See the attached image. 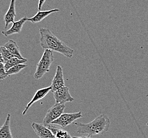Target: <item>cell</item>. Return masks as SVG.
<instances>
[{
	"label": "cell",
	"mask_w": 148,
	"mask_h": 138,
	"mask_svg": "<svg viewBox=\"0 0 148 138\" xmlns=\"http://www.w3.org/2000/svg\"><path fill=\"white\" fill-rule=\"evenodd\" d=\"M83 117L81 112L73 113H65L63 114L58 119L52 122L51 124L59 125L63 128H64L68 125L73 123L75 120Z\"/></svg>",
	"instance_id": "obj_5"
},
{
	"label": "cell",
	"mask_w": 148,
	"mask_h": 138,
	"mask_svg": "<svg viewBox=\"0 0 148 138\" xmlns=\"http://www.w3.org/2000/svg\"><path fill=\"white\" fill-rule=\"evenodd\" d=\"M27 20L28 18L26 16L23 17L19 20L13 23L12 26L10 29L3 30L1 33L5 37H8L9 36L12 35L16 34H19L22 30L25 23L27 21Z\"/></svg>",
	"instance_id": "obj_10"
},
{
	"label": "cell",
	"mask_w": 148,
	"mask_h": 138,
	"mask_svg": "<svg viewBox=\"0 0 148 138\" xmlns=\"http://www.w3.org/2000/svg\"><path fill=\"white\" fill-rule=\"evenodd\" d=\"M147 126H148V122L147 123Z\"/></svg>",
	"instance_id": "obj_23"
},
{
	"label": "cell",
	"mask_w": 148,
	"mask_h": 138,
	"mask_svg": "<svg viewBox=\"0 0 148 138\" xmlns=\"http://www.w3.org/2000/svg\"><path fill=\"white\" fill-rule=\"evenodd\" d=\"M60 10L58 9L47 10V11H38V12L36 13L34 16H32V18H28L27 21H30L32 23H40L43 20L45 19L46 17H47L50 14H51L52 13H56L57 12H58Z\"/></svg>",
	"instance_id": "obj_12"
},
{
	"label": "cell",
	"mask_w": 148,
	"mask_h": 138,
	"mask_svg": "<svg viewBox=\"0 0 148 138\" xmlns=\"http://www.w3.org/2000/svg\"><path fill=\"white\" fill-rule=\"evenodd\" d=\"M32 127L39 138H56L47 126L42 124L32 123Z\"/></svg>",
	"instance_id": "obj_8"
},
{
	"label": "cell",
	"mask_w": 148,
	"mask_h": 138,
	"mask_svg": "<svg viewBox=\"0 0 148 138\" xmlns=\"http://www.w3.org/2000/svg\"><path fill=\"white\" fill-rule=\"evenodd\" d=\"M46 0H39L38 5V10L40 11L42 9V7L45 3V1Z\"/></svg>",
	"instance_id": "obj_20"
},
{
	"label": "cell",
	"mask_w": 148,
	"mask_h": 138,
	"mask_svg": "<svg viewBox=\"0 0 148 138\" xmlns=\"http://www.w3.org/2000/svg\"><path fill=\"white\" fill-rule=\"evenodd\" d=\"M47 128L52 131L56 138H73L68 132L52 124L47 126Z\"/></svg>",
	"instance_id": "obj_15"
},
{
	"label": "cell",
	"mask_w": 148,
	"mask_h": 138,
	"mask_svg": "<svg viewBox=\"0 0 148 138\" xmlns=\"http://www.w3.org/2000/svg\"><path fill=\"white\" fill-rule=\"evenodd\" d=\"M11 115L8 114L3 125L0 128V138H13L10 128Z\"/></svg>",
	"instance_id": "obj_13"
},
{
	"label": "cell",
	"mask_w": 148,
	"mask_h": 138,
	"mask_svg": "<svg viewBox=\"0 0 148 138\" xmlns=\"http://www.w3.org/2000/svg\"><path fill=\"white\" fill-rule=\"evenodd\" d=\"M4 46L15 57L18 58L20 60L26 59L22 56V55L20 53L19 46L16 44V42H14L13 40L12 39L9 40L7 43H5V44L4 45Z\"/></svg>",
	"instance_id": "obj_14"
},
{
	"label": "cell",
	"mask_w": 148,
	"mask_h": 138,
	"mask_svg": "<svg viewBox=\"0 0 148 138\" xmlns=\"http://www.w3.org/2000/svg\"><path fill=\"white\" fill-rule=\"evenodd\" d=\"M27 62V59L25 60H20L18 58L16 57L11 58L10 60L7 61V62L4 64V67L5 71H7L11 67H13L14 66L19 64H23Z\"/></svg>",
	"instance_id": "obj_16"
},
{
	"label": "cell",
	"mask_w": 148,
	"mask_h": 138,
	"mask_svg": "<svg viewBox=\"0 0 148 138\" xmlns=\"http://www.w3.org/2000/svg\"><path fill=\"white\" fill-rule=\"evenodd\" d=\"M77 126V132L89 136L103 135L108 131L110 125V119L105 114H100L92 121L84 124L80 122L74 123Z\"/></svg>",
	"instance_id": "obj_2"
},
{
	"label": "cell",
	"mask_w": 148,
	"mask_h": 138,
	"mask_svg": "<svg viewBox=\"0 0 148 138\" xmlns=\"http://www.w3.org/2000/svg\"><path fill=\"white\" fill-rule=\"evenodd\" d=\"M65 105L59 103H55L48 109L47 112L43 119L42 124L47 126L51 124L52 122L58 119L64 112Z\"/></svg>",
	"instance_id": "obj_4"
},
{
	"label": "cell",
	"mask_w": 148,
	"mask_h": 138,
	"mask_svg": "<svg viewBox=\"0 0 148 138\" xmlns=\"http://www.w3.org/2000/svg\"><path fill=\"white\" fill-rule=\"evenodd\" d=\"M53 93L56 103L65 104L66 102H72L74 101V98L70 93L69 88L68 87L65 86L62 87Z\"/></svg>",
	"instance_id": "obj_6"
},
{
	"label": "cell",
	"mask_w": 148,
	"mask_h": 138,
	"mask_svg": "<svg viewBox=\"0 0 148 138\" xmlns=\"http://www.w3.org/2000/svg\"><path fill=\"white\" fill-rule=\"evenodd\" d=\"M16 0H11L9 9L4 16V19L5 23V30L7 29L8 27L9 26L11 23H13L15 22L14 20L16 16Z\"/></svg>",
	"instance_id": "obj_11"
},
{
	"label": "cell",
	"mask_w": 148,
	"mask_h": 138,
	"mask_svg": "<svg viewBox=\"0 0 148 138\" xmlns=\"http://www.w3.org/2000/svg\"><path fill=\"white\" fill-rule=\"evenodd\" d=\"M0 63H4V64L3 58V56H2V53H1V49H0Z\"/></svg>",
	"instance_id": "obj_21"
},
{
	"label": "cell",
	"mask_w": 148,
	"mask_h": 138,
	"mask_svg": "<svg viewBox=\"0 0 148 138\" xmlns=\"http://www.w3.org/2000/svg\"><path fill=\"white\" fill-rule=\"evenodd\" d=\"M0 49H1V51L2 54L3 56V58L4 64L7 62V61L10 60L11 58L15 57L4 46H0Z\"/></svg>",
	"instance_id": "obj_18"
},
{
	"label": "cell",
	"mask_w": 148,
	"mask_h": 138,
	"mask_svg": "<svg viewBox=\"0 0 148 138\" xmlns=\"http://www.w3.org/2000/svg\"><path fill=\"white\" fill-rule=\"evenodd\" d=\"M73 138H92L91 136L89 135H85V136H82V137H73Z\"/></svg>",
	"instance_id": "obj_22"
},
{
	"label": "cell",
	"mask_w": 148,
	"mask_h": 138,
	"mask_svg": "<svg viewBox=\"0 0 148 138\" xmlns=\"http://www.w3.org/2000/svg\"><path fill=\"white\" fill-rule=\"evenodd\" d=\"M26 67L27 65L25 64H19L16 65L13 67H11L10 69L7 71V75L8 77H9L11 75L18 74Z\"/></svg>",
	"instance_id": "obj_17"
},
{
	"label": "cell",
	"mask_w": 148,
	"mask_h": 138,
	"mask_svg": "<svg viewBox=\"0 0 148 138\" xmlns=\"http://www.w3.org/2000/svg\"><path fill=\"white\" fill-rule=\"evenodd\" d=\"M54 61L53 51L49 49H45L42 58L37 64L34 77L35 79L42 78L44 75L49 71V68Z\"/></svg>",
	"instance_id": "obj_3"
},
{
	"label": "cell",
	"mask_w": 148,
	"mask_h": 138,
	"mask_svg": "<svg viewBox=\"0 0 148 138\" xmlns=\"http://www.w3.org/2000/svg\"><path fill=\"white\" fill-rule=\"evenodd\" d=\"M8 77L7 74V71L5 70L4 64L0 63V79L4 80Z\"/></svg>",
	"instance_id": "obj_19"
},
{
	"label": "cell",
	"mask_w": 148,
	"mask_h": 138,
	"mask_svg": "<svg viewBox=\"0 0 148 138\" xmlns=\"http://www.w3.org/2000/svg\"><path fill=\"white\" fill-rule=\"evenodd\" d=\"M51 89H52L51 87L49 86V87L41 88L40 89L37 90L34 96L32 97V99L30 100V102L27 104L25 109L23 111V115L26 114V113L27 112L28 109L30 108V107L32 106L34 103L44 98L47 95V94H48L49 91H51Z\"/></svg>",
	"instance_id": "obj_9"
},
{
	"label": "cell",
	"mask_w": 148,
	"mask_h": 138,
	"mask_svg": "<svg viewBox=\"0 0 148 138\" xmlns=\"http://www.w3.org/2000/svg\"><path fill=\"white\" fill-rule=\"evenodd\" d=\"M39 34L40 45L42 48L58 52L66 58H72L74 50L55 36L49 29L41 28L39 29Z\"/></svg>",
	"instance_id": "obj_1"
},
{
	"label": "cell",
	"mask_w": 148,
	"mask_h": 138,
	"mask_svg": "<svg viewBox=\"0 0 148 138\" xmlns=\"http://www.w3.org/2000/svg\"><path fill=\"white\" fill-rule=\"evenodd\" d=\"M65 82L63 73L62 67L60 65H58L56 68V71L55 76L52 81L51 91L54 93L55 91L61 89L62 87H64Z\"/></svg>",
	"instance_id": "obj_7"
}]
</instances>
